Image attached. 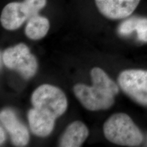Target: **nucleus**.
Masks as SVG:
<instances>
[{
    "label": "nucleus",
    "instance_id": "obj_10",
    "mask_svg": "<svg viewBox=\"0 0 147 147\" xmlns=\"http://www.w3.org/2000/svg\"><path fill=\"white\" fill-rule=\"evenodd\" d=\"M89 136L87 127L81 121H74L66 128L59 140L61 147L81 146Z\"/></svg>",
    "mask_w": 147,
    "mask_h": 147
},
{
    "label": "nucleus",
    "instance_id": "obj_7",
    "mask_svg": "<svg viewBox=\"0 0 147 147\" xmlns=\"http://www.w3.org/2000/svg\"><path fill=\"white\" fill-rule=\"evenodd\" d=\"M95 2L102 15L109 19L119 20L131 15L140 0H95Z\"/></svg>",
    "mask_w": 147,
    "mask_h": 147
},
{
    "label": "nucleus",
    "instance_id": "obj_15",
    "mask_svg": "<svg viewBox=\"0 0 147 147\" xmlns=\"http://www.w3.org/2000/svg\"><path fill=\"white\" fill-rule=\"evenodd\" d=\"M0 136H1V138H0V144H2L3 142H4L5 140V134L4 131H3L2 127H0Z\"/></svg>",
    "mask_w": 147,
    "mask_h": 147
},
{
    "label": "nucleus",
    "instance_id": "obj_9",
    "mask_svg": "<svg viewBox=\"0 0 147 147\" xmlns=\"http://www.w3.org/2000/svg\"><path fill=\"white\" fill-rule=\"evenodd\" d=\"M28 118L31 131L38 137H47L52 133L55 119L47 114L32 108L29 110Z\"/></svg>",
    "mask_w": 147,
    "mask_h": 147
},
{
    "label": "nucleus",
    "instance_id": "obj_5",
    "mask_svg": "<svg viewBox=\"0 0 147 147\" xmlns=\"http://www.w3.org/2000/svg\"><path fill=\"white\" fill-rule=\"evenodd\" d=\"M119 87L137 104L147 107V70L126 69L118 77Z\"/></svg>",
    "mask_w": 147,
    "mask_h": 147
},
{
    "label": "nucleus",
    "instance_id": "obj_13",
    "mask_svg": "<svg viewBox=\"0 0 147 147\" xmlns=\"http://www.w3.org/2000/svg\"><path fill=\"white\" fill-rule=\"evenodd\" d=\"M135 31L137 32L138 40L147 42V18L138 17Z\"/></svg>",
    "mask_w": 147,
    "mask_h": 147
},
{
    "label": "nucleus",
    "instance_id": "obj_8",
    "mask_svg": "<svg viewBox=\"0 0 147 147\" xmlns=\"http://www.w3.org/2000/svg\"><path fill=\"white\" fill-rule=\"evenodd\" d=\"M0 121L10 136L12 144L25 146L28 144L29 133L27 128L18 121L16 114L10 109H4L0 113Z\"/></svg>",
    "mask_w": 147,
    "mask_h": 147
},
{
    "label": "nucleus",
    "instance_id": "obj_2",
    "mask_svg": "<svg viewBox=\"0 0 147 147\" xmlns=\"http://www.w3.org/2000/svg\"><path fill=\"white\" fill-rule=\"evenodd\" d=\"M104 134L106 139L115 144L138 146L142 144L143 135L129 116L116 113L104 123Z\"/></svg>",
    "mask_w": 147,
    "mask_h": 147
},
{
    "label": "nucleus",
    "instance_id": "obj_14",
    "mask_svg": "<svg viewBox=\"0 0 147 147\" xmlns=\"http://www.w3.org/2000/svg\"><path fill=\"white\" fill-rule=\"evenodd\" d=\"M25 3L28 5L34 15L38 14L40 10L45 7L47 0H24Z\"/></svg>",
    "mask_w": 147,
    "mask_h": 147
},
{
    "label": "nucleus",
    "instance_id": "obj_6",
    "mask_svg": "<svg viewBox=\"0 0 147 147\" xmlns=\"http://www.w3.org/2000/svg\"><path fill=\"white\" fill-rule=\"evenodd\" d=\"M34 15L28 5L23 2H11L3 8L0 17L1 25L7 30L13 31Z\"/></svg>",
    "mask_w": 147,
    "mask_h": 147
},
{
    "label": "nucleus",
    "instance_id": "obj_11",
    "mask_svg": "<svg viewBox=\"0 0 147 147\" xmlns=\"http://www.w3.org/2000/svg\"><path fill=\"white\" fill-rule=\"evenodd\" d=\"M50 23L48 18L37 14L27 21L25 32L27 38L33 40L43 38L49 32Z\"/></svg>",
    "mask_w": 147,
    "mask_h": 147
},
{
    "label": "nucleus",
    "instance_id": "obj_3",
    "mask_svg": "<svg viewBox=\"0 0 147 147\" xmlns=\"http://www.w3.org/2000/svg\"><path fill=\"white\" fill-rule=\"evenodd\" d=\"M31 102L35 109L55 119L63 115L67 108V97L63 91L49 84H42L35 90Z\"/></svg>",
    "mask_w": 147,
    "mask_h": 147
},
{
    "label": "nucleus",
    "instance_id": "obj_4",
    "mask_svg": "<svg viewBox=\"0 0 147 147\" xmlns=\"http://www.w3.org/2000/svg\"><path fill=\"white\" fill-rule=\"evenodd\" d=\"M1 57L8 68L17 71L24 78H31L36 74L38 61L25 44L20 43L8 48L3 53Z\"/></svg>",
    "mask_w": 147,
    "mask_h": 147
},
{
    "label": "nucleus",
    "instance_id": "obj_12",
    "mask_svg": "<svg viewBox=\"0 0 147 147\" xmlns=\"http://www.w3.org/2000/svg\"><path fill=\"white\" fill-rule=\"evenodd\" d=\"M138 17H131L127 18L121 24L119 27L118 32L121 36H128L135 31Z\"/></svg>",
    "mask_w": 147,
    "mask_h": 147
},
{
    "label": "nucleus",
    "instance_id": "obj_1",
    "mask_svg": "<svg viewBox=\"0 0 147 147\" xmlns=\"http://www.w3.org/2000/svg\"><path fill=\"white\" fill-rule=\"evenodd\" d=\"M91 77L92 86L77 84L74 87L75 95L86 109L91 111L108 109L119 93L118 85L100 67L91 69Z\"/></svg>",
    "mask_w": 147,
    "mask_h": 147
}]
</instances>
